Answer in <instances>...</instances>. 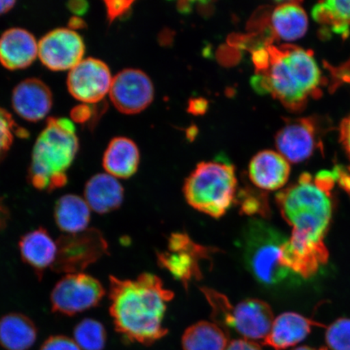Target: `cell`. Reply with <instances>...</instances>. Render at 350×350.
Wrapping results in <instances>:
<instances>
[{
	"label": "cell",
	"mask_w": 350,
	"mask_h": 350,
	"mask_svg": "<svg viewBox=\"0 0 350 350\" xmlns=\"http://www.w3.org/2000/svg\"><path fill=\"white\" fill-rule=\"evenodd\" d=\"M109 314L116 329L125 338L150 345L168 334L163 327L166 305L174 293L152 273L135 280L109 278Z\"/></svg>",
	"instance_id": "1"
},
{
	"label": "cell",
	"mask_w": 350,
	"mask_h": 350,
	"mask_svg": "<svg viewBox=\"0 0 350 350\" xmlns=\"http://www.w3.org/2000/svg\"><path fill=\"white\" fill-rule=\"evenodd\" d=\"M270 60L256 73L252 85L261 94H270L292 112H301L310 98L321 95L322 77L312 51L293 45L275 46L265 42Z\"/></svg>",
	"instance_id": "2"
},
{
	"label": "cell",
	"mask_w": 350,
	"mask_h": 350,
	"mask_svg": "<svg viewBox=\"0 0 350 350\" xmlns=\"http://www.w3.org/2000/svg\"><path fill=\"white\" fill-rule=\"evenodd\" d=\"M78 151L79 139L72 122L50 118L33 148L29 183L39 191L49 192L64 187Z\"/></svg>",
	"instance_id": "3"
},
{
	"label": "cell",
	"mask_w": 350,
	"mask_h": 350,
	"mask_svg": "<svg viewBox=\"0 0 350 350\" xmlns=\"http://www.w3.org/2000/svg\"><path fill=\"white\" fill-rule=\"evenodd\" d=\"M282 215L293 230L316 241H323L332 216L331 195L319 189L308 173L275 196Z\"/></svg>",
	"instance_id": "4"
},
{
	"label": "cell",
	"mask_w": 350,
	"mask_h": 350,
	"mask_svg": "<svg viewBox=\"0 0 350 350\" xmlns=\"http://www.w3.org/2000/svg\"><path fill=\"white\" fill-rule=\"evenodd\" d=\"M287 238L261 219H252L243 232L242 248L247 269L262 286H278L293 273L282 264V247Z\"/></svg>",
	"instance_id": "5"
},
{
	"label": "cell",
	"mask_w": 350,
	"mask_h": 350,
	"mask_svg": "<svg viewBox=\"0 0 350 350\" xmlns=\"http://www.w3.org/2000/svg\"><path fill=\"white\" fill-rule=\"evenodd\" d=\"M237 178L233 165L222 161H203L183 185L187 203L207 215L220 218L235 202Z\"/></svg>",
	"instance_id": "6"
},
{
	"label": "cell",
	"mask_w": 350,
	"mask_h": 350,
	"mask_svg": "<svg viewBox=\"0 0 350 350\" xmlns=\"http://www.w3.org/2000/svg\"><path fill=\"white\" fill-rule=\"evenodd\" d=\"M56 243L58 250L51 269L57 273H82L109 255L107 241L103 232L96 228L61 235Z\"/></svg>",
	"instance_id": "7"
},
{
	"label": "cell",
	"mask_w": 350,
	"mask_h": 350,
	"mask_svg": "<svg viewBox=\"0 0 350 350\" xmlns=\"http://www.w3.org/2000/svg\"><path fill=\"white\" fill-rule=\"evenodd\" d=\"M106 290L97 278L85 273L66 275L51 292L52 312L72 317L98 306Z\"/></svg>",
	"instance_id": "8"
},
{
	"label": "cell",
	"mask_w": 350,
	"mask_h": 350,
	"mask_svg": "<svg viewBox=\"0 0 350 350\" xmlns=\"http://www.w3.org/2000/svg\"><path fill=\"white\" fill-rule=\"evenodd\" d=\"M213 252L215 249L197 244L187 234L175 233L170 235L167 250L157 253V262L187 287L202 278L201 261Z\"/></svg>",
	"instance_id": "9"
},
{
	"label": "cell",
	"mask_w": 350,
	"mask_h": 350,
	"mask_svg": "<svg viewBox=\"0 0 350 350\" xmlns=\"http://www.w3.org/2000/svg\"><path fill=\"white\" fill-rule=\"evenodd\" d=\"M85 53L83 38L72 29L52 30L38 42V58L51 71H70L84 59Z\"/></svg>",
	"instance_id": "10"
},
{
	"label": "cell",
	"mask_w": 350,
	"mask_h": 350,
	"mask_svg": "<svg viewBox=\"0 0 350 350\" xmlns=\"http://www.w3.org/2000/svg\"><path fill=\"white\" fill-rule=\"evenodd\" d=\"M109 98L113 106L125 115L144 111L154 98L151 79L142 70H122L113 77Z\"/></svg>",
	"instance_id": "11"
},
{
	"label": "cell",
	"mask_w": 350,
	"mask_h": 350,
	"mask_svg": "<svg viewBox=\"0 0 350 350\" xmlns=\"http://www.w3.org/2000/svg\"><path fill=\"white\" fill-rule=\"evenodd\" d=\"M113 77L111 70L103 61L84 59L70 70L68 90L74 98L83 103H98L109 94Z\"/></svg>",
	"instance_id": "12"
},
{
	"label": "cell",
	"mask_w": 350,
	"mask_h": 350,
	"mask_svg": "<svg viewBox=\"0 0 350 350\" xmlns=\"http://www.w3.org/2000/svg\"><path fill=\"white\" fill-rule=\"evenodd\" d=\"M278 152L288 163L308 159L318 148V124L312 117L286 120L275 137Z\"/></svg>",
	"instance_id": "13"
},
{
	"label": "cell",
	"mask_w": 350,
	"mask_h": 350,
	"mask_svg": "<svg viewBox=\"0 0 350 350\" xmlns=\"http://www.w3.org/2000/svg\"><path fill=\"white\" fill-rule=\"evenodd\" d=\"M323 241H316L292 231L291 238L282 247V264L293 273L310 278L328 260Z\"/></svg>",
	"instance_id": "14"
},
{
	"label": "cell",
	"mask_w": 350,
	"mask_h": 350,
	"mask_svg": "<svg viewBox=\"0 0 350 350\" xmlns=\"http://www.w3.org/2000/svg\"><path fill=\"white\" fill-rule=\"evenodd\" d=\"M273 323V313L265 301L248 299L232 308L225 329L234 330L245 340L264 341Z\"/></svg>",
	"instance_id": "15"
},
{
	"label": "cell",
	"mask_w": 350,
	"mask_h": 350,
	"mask_svg": "<svg viewBox=\"0 0 350 350\" xmlns=\"http://www.w3.org/2000/svg\"><path fill=\"white\" fill-rule=\"evenodd\" d=\"M12 108L22 119L40 121L48 116L53 106L50 88L37 78L22 81L12 92Z\"/></svg>",
	"instance_id": "16"
},
{
	"label": "cell",
	"mask_w": 350,
	"mask_h": 350,
	"mask_svg": "<svg viewBox=\"0 0 350 350\" xmlns=\"http://www.w3.org/2000/svg\"><path fill=\"white\" fill-rule=\"evenodd\" d=\"M38 57V42L28 30L12 28L0 37V64L16 71L29 67Z\"/></svg>",
	"instance_id": "17"
},
{
	"label": "cell",
	"mask_w": 350,
	"mask_h": 350,
	"mask_svg": "<svg viewBox=\"0 0 350 350\" xmlns=\"http://www.w3.org/2000/svg\"><path fill=\"white\" fill-rule=\"evenodd\" d=\"M248 174L256 187L265 191H275L287 183L291 166L278 152L262 150L252 157Z\"/></svg>",
	"instance_id": "18"
},
{
	"label": "cell",
	"mask_w": 350,
	"mask_h": 350,
	"mask_svg": "<svg viewBox=\"0 0 350 350\" xmlns=\"http://www.w3.org/2000/svg\"><path fill=\"white\" fill-rule=\"evenodd\" d=\"M19 249L22 260L31 267L38 279H42L44 272L53 266L58 247L49 232L39 227L22 236Z\"/></svg>",
	"instance_id": "19"
},
{
	"label": "cell",
	"mask_w": 350,
	"mask_h": 350,
	"mask_svg": "<svg viewBox=\"0 0 350 350\" xmlns=\"http://www.w3.org/2000/svg\"><path fill=\"white\" fill-rule=\"evenodd\" d=\"M323 327L295 312H286L275 319L269 334L262 344L275 350H287L304 340L313 327Z\"/></svg>",
	"instance_id": "20"
},
{
	"label": "cell",
	"mask_w": 350,
	"mask_h": 350,
	"mask_svg": "<svg viewBox=\"0 0 350 350\" xmlns=\"http://www.w3.org/2000/svg\"><path fill=\"white\" fill-rule=\"evenodd\" d=\"M269 25L273 41L292 42L303 38L308 31V17L300 2H282L273 8Z\"/></svg>",
	"instance_id": "21"
},
{
	"label": "cell",
	"mask_w": 350,
	"mask_h": 350,
	"mask_svg": "<svg viewBox=\"0 0 350 350\" xmlns=\"http://www.w3.org/2000/svg\"><path fill=\"white\" fill-rule=\"evenodd\" d=\"M85 200L90 209L106 214L119 208L124 199V189L118 179L107 173L94 175L85 187Z\"/></svg>",
	"instance_id": "22"
},
{
	"label": "cell",
	"mask_w": 350,
	"mask_h": 350,
	"mask_svg": "<svg viewBox=\"0 0 350 350\" xmlns=\"http://www.w3.org/2000/svg\"><path fill=\"white\" fill-rule=\"evenodd\" d=\"M139 164V148L131 139L116 137L109 143L103 159L107 174L116 178H129L137 173Z\"/></svg>",
	"instance_id": "23"
},
{
	"label": "cell",
	"mask_w": 350,
	"mask_h": 350,
	"mask_svg": "<svg viewBox=\"0 0 350 350\" xmlns=\"http://www.w3.org/2000/svg\"><path fill=\"white\" fill-rule=\"evenodd\" d=\"M37 336L36 325L23 314L10 313L0 319V345L7 350H28Z\"/></svg>",
	"instance_id": "24"
},
{
	"label": "cell",
	"mask_w": 350,
	"mask_h": 350,
	"mask_svg": "<svg viewBox=\"0 0 350 350\" xmlns=\"http://www.w3.org/2000/svg\"><path fill=\"white\" fill-rule=\"evenodd\" d=\"M54 217L58 228L66 234L80 233L90 224V208L82 197L65 195L56 201Z\"/></svg>",
	"instance_id": "25"
},
{
	"label": "cell",
	"mask_w": 350,
	"mask_h": 350,
	"mask_svg": "<svg viewBox=\"0 0 350 350\" xmlns=\"http://www.w3.org/2000/svg\"><path fill=\"white\" fill-rule=\"evenodd\" d=\"M228 345L227 332L208 321L190 326L182 338L183 350H226Z\"/></svg>",
	"instance_id": "26"
},
{
	"label": "cell",
	"mask_w": 350,
	"mask_h": 350,
	"mask_svg": "<svg viewBox=\"0 0 350 350\" xmlns=\"http://www.w3.org/2000/svg\"><path fill=\"white\" fill-rule=\"evenodd\" d=\"M318 23L331 26L336 33L347 38L350 26V0H329L319 2L312 10Z\"/></svg>",
	"instance_id": "27"
},
{
	"label": "cell",
	"mask_w": 350,
	"mask_h": 350,
	"mask_svg": "<svg viewBox=\"0 0 350 350\" xmlns=\"http://www.w3.org/2000/svg\"><path fill=\"white\" fill-rule=\"evenodd\" d=\"M74 340L82 350H103L107 343L106 328L96 319H83L74 328Z\"/></svg>",
	"instance_id": "28"
},
{
	"label": "cell",
	"mask_w": 350,
	"mask_h": 350,
	"mask_svg": "<svg viewBox=\"0 0 350 350\" xmlns=\"http://www.w3.org/2000/svg\"><path fill=\"white\" fill-rule=\"evenodd\" d=\"M235 202L239 205L240 213L245 215H260L262 217H268L270 215L267 196L250 187L240 189L236 194Z\"/></svg>",
	"instance_id": "29"
},
{
	"label": "cell",
	"mask_w": 350,
	"mask_h": 350,
	"mask_svg": "<svg viewBox=\"0 0 350 350\" xmlns=\"http://www.w3.org/2000/svg\"><path fill=\"white\" fill-rule=\"evenodd\" d=\"M325 341L330 350H350V319L340 318L327 328Z\"/></svg>",
	"instance_id": "30"
},
{
	"label": "cell",
	"mask_w": 350,
	"mask_h": 350,
	"mask_svg": "<svg viewBox=\"0 0 350 350\" xmlns=\"http://www.w3.org/2000/svg\"><path fill=\"white\" fill-rule=\"evenodd\" d=\"M19 131H24L21 130L6 109L0 107V163L5 159Z\"/></svg>",
	"instance_id": "31"
},
{
	"label": "cell",
	"mask_w": 350,
	"mask_h": 350,
	"mask_svg": "<svg viewBox=\"0 0 350 350\" xmlns=\"http://www.w3.org/2000/svg\"><path fill=\"white\" fill-rule=\"evenodd\" d=\"M40 350H81L75 340L65 336H52L43 343Z\"/></svg>",
	"instance_id": "32"
},
{
	"label": "cell",
	"mask_w": 350,
	"mask_h": 350,
	"mask_svg": "<svg viewBox=\"0 0 350 350\" xmlns=\"http://www.w3.org/2000/svg\"><path fill=\"white\" fill-rule=\"evenodd\" d=\"M133 1H106L107 16L109 22L115 21L126 12H128L133 5Z\"/></svg>",
	"instance_id": "33"
},
{
	"label": "cell",
	"mask_w": 350,
	"mask_h": 350,
	"mask_svg": "<svg viewBox=\"0 0 350 350\" xmlns=\"http://www.w3.org/2000/svg\"><path fill=\"white\" fill-rule=\"evenodd\" d=\"M336 182L338 181L335 173L327 170L319 172L314 180V185L328 195H331V191L334 187Z\"/></svg>",
	"instance_id": "34"
},
{
	"label": "cell",
	"mask_w": 350,
	"mask_h": 350,
	"mask_svg": "<svg viewBox=\"0 0 350 350\" xmlns=\"http://www.w3.org/2000/svg\"><path fill=\"white\" fill-rule=\"evenodd\" d=\"M340 141L350 159V116L341 122L340 125Z\"/></svg>",
	"instance_id": "35"
},
{
	"label": "cell",
	"mask_w": 350,
	"mask_h": 350,
	"mask_svg": "<svg viewBox=\"0 0 350 350\" xmlns=\"http://www.w3.org/2000/svg\"><path fill=\"white\" fill-rule=\"evenodd\" d=\"M226 350H262L259 345L252 340L239 339L231 341Z\"/></svg>",
	"instance_id": "36"
},
{
	"label": "cell",
	"mask_w": 350,
	"mask_h": 350,
	"mask_svg": "<svg viewBox=\"0 0 350 350\" xmlns=\"http://www.w3.org/2000/svg\"><path fill=\"white\" fill-rule=\"evenodd\" d=\"M332 172L335 173L339 185L350 196V174L340 165H336Z\"/></svg>",
	"instance_id": "37"
},
{
	"label": "cell",
	"mask_w": 350,
	"mask_h": 350,
	"mask_svg": "<svg viewBox=\"0 0 350 350\" xmlns=\"http://www.w3.org/2000/svg\"><path fill=\"white\" fill-rule=\"evenodd\" d=\"M189 111L195 115H200L206 111L208 105L206 100L204 99L192 100L189 105Z\"/></svg>",
	"instance_id": "38"
},
{
	"label": "cell",
	"mask_w": 350,
	"mask_h": 350,
	"mask_svg": "<svg viewBox=\"0 0 350 350\" xmlns=\"http://www.w3.org/2000/svg\"><path fill=\"white\" fill-rule=\"evenodd\" d=\"M10 213L3 201L0 198V231L5 229L10 220Z\"/></svg>",
	"instance_id": "39"
},
{
	"label": "cell",
	"mask_w": 350,
	"mask_h": 350,
	"mask_svg": "<svg viewBox=\"0 0 350 350\" xmlns=\"http://www.w3.org/2000/svg\"><path fill=\"white\" fill-rule=\"evenodd\" d=\"M16 1H8V0H0V16L6 14L14 8Z\"/></svg>",
	"instance_id": "40"
},
{
	"label": "cell",
	"mask_w": 350,
	"mask_h": 350,
	"mask_svg": "<svg viewBox=\"0 0 350 350\" xmlns=\"http://www.w3.org/2000/svg\"><path fill=\"white\" fill-rule=\"evenodd\" d=\"M293 350H327V349L321 348V349H314V348L309 347H301L296 348Z\"/></svg>",
	"instance_id": "41"
}]
</instances>
